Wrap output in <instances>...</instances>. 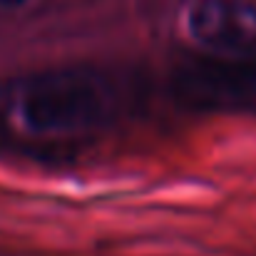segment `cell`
Here are the masks:
<instances>
[{
    "label": "cell",
    "mask_w": 256,
    "mask_h": 256,
    "mask_svg": "<svg viewBox=\"0 0 256 256\" xmlns=\"http://www.w3.org/2000/svg\"><path fill=\"white\" fill-rule=\"evenodd\" d=\"M114 112V87L94 70H52L20 80L10 117L30 137H75L102 127Z\"/></svg>",
    "instance_id": "1"
},
{
    "label": "cell",
    "mask_w": 256,
    "mask_h": 256,
    "mask_svg": "<svg viewBox=\"0 0 256 256\" xmlns=\"http://www.w3.org/2000/svg\"><path fill=\"white\" fill-rule=\"evenodd\" d=\"M172 90L194 110L256 114V55L192 62L174 75Z\"/></svg>",
    "instance_id": "2"
},
{
    "label": "cell",
    "mask_w": 256,
    "mask_h": 256,
    "mask_svg": "<svg viewBox=\"0 0 256 256\" xmlns=\"http://www.w3.org/2000/svg\"><path fill=\"white\" fill-rule=\"evenodd\" d=\"M186 30L219 58L256 55V5L244 0H199L192 5Z\"/></svg>",
    "instance_id": "3"
},
{
    "label": "cell",
    "mask_w": 256,
    "mask_h": 256,
    "mask_svg": "<svg viewBox=\"0 0 256 256\" xmlns=\"http://www.w3.org/2000/svg\"><path fill=\"white\" fill-rule=\"evenodd\" d=\"M30 0H0V10H20L25 8Z\"/></svg>",
    "instance_id": "4"
}]
</instances>
